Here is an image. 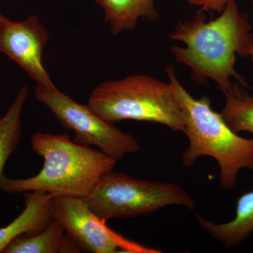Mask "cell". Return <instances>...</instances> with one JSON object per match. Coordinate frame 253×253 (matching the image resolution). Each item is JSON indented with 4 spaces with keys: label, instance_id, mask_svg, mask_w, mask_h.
I'll use <instances>...</instances> for the list:
<instances>
[{
    "label": "cell",
    "instance_id": "8",
    "mask_svg": "<svg viewBox=\"0 0 253 253\" xmlns=\"http://www.w3.org/2000/svg\"><path fill=\"white\" fill-rule=\"evenodd\" d=\"M49 33L36 15L21 21L3 17L0 23V51L15 61L37 84H55L42 57Z\"/></svg>",
    "mask_w": 253,
    "mask_h": 253
},
{
    "label": "cell",
    "instance_id": "17",
    "mask_svg": "<svg viewBox=\"0 0 253 253\" xmlns=\"http://www.w3.org/2000/svg\"><path fill=\"white\" fill-rule=\"evenodd\" d=\"M250 56H251V59H252V61L253 62V46L252 49H251V55H250Z\"/></svg>",
    "mask_w": 253,
    "mask_h": 253
},
{
    "label": "cell",
    "instance_id": "5",
    "mask_svg": "<svg viewBox=\"0 0 253 253\" xmlns=\"http://www.w3.org/2000/svg\"><path fill=\"white\" fill-rule=\"evenodd\" d=\"M83 199L105 221L141 217L168 206H184L191 211L195 206L192 196L178 184L139 179L113 169Z\"/></svg>",
    "mask_w": 253,
    "mask_h": 253
},
{
    "label": "cell",
    "instance_id": "14",
    "mask_svg": "<svg viewBox=\"0 0 253 253\" xmlns=\"http://www.w3.org/2000/svg\"><path fill=\"white\" fill-rule=\"evenodd\" d=\"M64 228L55 220L40 234L18 236L9 243L2 253H58Z\"/></svg>",
    "mask_w": 253,
    "mask_h": 253
},
{
    "label": "cell",
    "instance_id": "6",
    "mask_svg": "<svg viewBox=\"0 0 253 253\" xmlns=\"http://www.w3.org/2000/svg\"><path fill=\"white\" fill-rule=\"evenodd\" d=\"M35 96L49 109L63 127L74 133L73 141L77 144L95 146L117 162L140 150L134 136L106 122L88 105L76 102L56 85L36 84Z\"/></svg>",
    "mask_w": 253,
    "mask_h": 253
},
{
    "label": "cell",
    "instance_id": "4",
    "mask_svg": "<svg viewBox=\"0 0 253 253\" xmlns=\"http://www.w3.org/2000/svg\"><path fill=\"white\" fill-rule=\"evenodd\" d=\"M87 105L111 124L131 120L185 131L184 113L170 83L148 75L103 82L91 91Z\"/></svg>",
    "mask_w": 253,
    "mask_h": 253
},
{
    "label": "cell",
    "instance_id": "7",
    "mask_svg": "<svg viewBox=\"0 0 253 253\" xmlns=\"http://www.w3.org/2000/svg\"><path fill=\"white\" fill-rule=\"evenodd\" d=\"M50 210L54 219L74 238L81 251L92 253H159L114 232L81 198L54 196Z\"/></svg>",
    "mask_w": 253,
    "mask_h": 253
},
{
    "label": "cell",
    "instance_id": "13",
    "mask_svg": "<svg viewBox=\"0 0 253 253\" xmlns=\"http://www.w3.org/2000/svg\"><path fill=\"white\" fill-rule=\"evenodd\" d=\"M244 86L234 83L224 95L225 103L221 115L234 132L253 134V96Z\"/></svg>",
    "mask_w": 253,
    "mask_h": 253
},
{
    "label": "cell",
    "instance_id": "3",
    "mask_svg": "<svg viewBox=\"0 0 253 253\" xmlns=\"http://www.w3.org/2000/svg\"><path fill=\"white\" fill-rule=\"evenodd\" d=\"M166 71L184 113V134L189 139L181 162L191 168L201 157L214 158L219 166V184L224 189H234L241 169L253 170V139L234 132L221 113L212 109L208 96L196 99L191 96L176 78L174 68L169 66Z\"/></svg>",
    "mask_w": 253,
    "mask_h": 253
},
{
    "label": "cell",
    "instance_id": "2",
    "mask_svg": "<svg viewBox=\"0 0 253 253\" xmlns=\"http://www.w3.org/2000/svg\"><path fill=\"white\" fill-rule=\"evenodd\" d=\"M33 151L44 160L41 171L26 179L6 176L0 189L8 194L44 191L54 196L84 199L117 161L91 146L77 144L67 133L36 132Z\"/></svg>",
    "mask_w": 253,
    "mask_h": 253
},
{
    "label": "cell",
    "instance_id": "9",
    "mask_svg": "<svg viewBox=\"0 0 253 253\" xmlns=\"http://www.w3.org/2000/svg\"><path fill=\"white\" fill-rule=\"evenodd\" d=\"M54 197L44 191L25 194L24 211L7 226L0 228V253L18 236L36 235L45 230L54 220L50 210Z\"/></svg>",
    "mask_w": 253,
    "mask_h": 253
},
{
    "label": "cell",
    "instance_id": "16",
    "mask_svg": "<svg viewBox=\"0 0 253 253\" xmlns=\"http://www.w3.org/2000/svg\"><path fill=\"white\" fill-rule=\"evenodd\" d=\"M81 249L80 248L77 241L75 240L71 234L65 231L61 239V245H60L59 253H81Z\"/></svg>",
    "mask_w": 253,
    "mask_h": 253
},
{
    "label": "cell",
    "instance_id": "11",
    "mask_svg": "<svg viewBox=\"0 0 253 253\" xmlns=\"http://www.w3.org/2000/svg\"><path fill=\"white\" fill-rule=\"evenodd\" d=\"M102 8L105 21L113 36L133 31L140 18L156 21L158 18L155 0H94Z\"/></svg>",
    "mask_w": 253,
    "mask_h": 253
},
{
    "label": "cell",
    "instance_id": "18",
    "mask_svg": "<svg viewBox=\"0 0 253 253\" xmlns=\"http://www.w3.org/2000/svg\"><path fill=\"white\" fill-rule=\"evenodd\" d=\"M3 17H4V16H3V15L1 14V12H0V23H1V20H2Z\"/></svg>",
    "mask_w": 253,
    "mask_h": 253
},
{
    "label": "cell",
    "instance_id": "12",
    "mask_svg": "<svg viewBox=\"0 0 253 253\" xmlns=\"http://www.w3.org/2000/svg\"><path fill=\"white\" fill-rule=\"evenodd\" d=\"M29 90L24 85L18 91L6 113L0 117V188L6 175L4 169L6 161L16 151L22 134V111Z\"/></svg>",
    "mask_w": 253,
    "mask_h": 253
},
{
    "label": "cell",
    "instance_id": "1",
    "mask_svg": "<svg viewBox=\"0 0 253 253\" xmlns=\"http://www.w3.org/2000/svg\"><path fill=\"white\" fill-rule=\"evenodd\" d=\"M169 38L184 43V46H172L170 51L177 62L191 69L196 83L214 82L223 94L234 84L232 78L247 87L236 72L235 61L236 55H251L253 34L247 15L239 11L236 1H231L219 17L208 21L200 10L192 19L178 23Z\"/></svg>",
    "mask_w": 253,
    "mask_h": 253
},
{
    "label": "cell",
    "instance_id": "15",
    "mask_svg": "<svg viewBox=\"0 0 253 253\" xmlns=\"http://www.w3.org/2000/svg\"><path fill=\"white\" fill-rule=\"evenodd\" d=\"M189 4L196 6L201 11L221 14L231 1H245V0H186Z\"/></svg>",
    "mask_w": 253,
    "mask_h": 253
},
{
    "label": "cell",
    "instance_id": "10",
    "mask_svg": "<svg viewBox=\"0 0 253 253\" xmlns=\"http://www.w3.org/2000/svg\"><path fill=\"white\" fill-rule=\"evenodd\" d=\"M196 218L201 227L225 247L239 246L253 234V191L238 199L232 220L218 224L199 214H196Z\"/></svg>",
    "mask_w": 253,
    "mask_h": 253
}]
</instances>
